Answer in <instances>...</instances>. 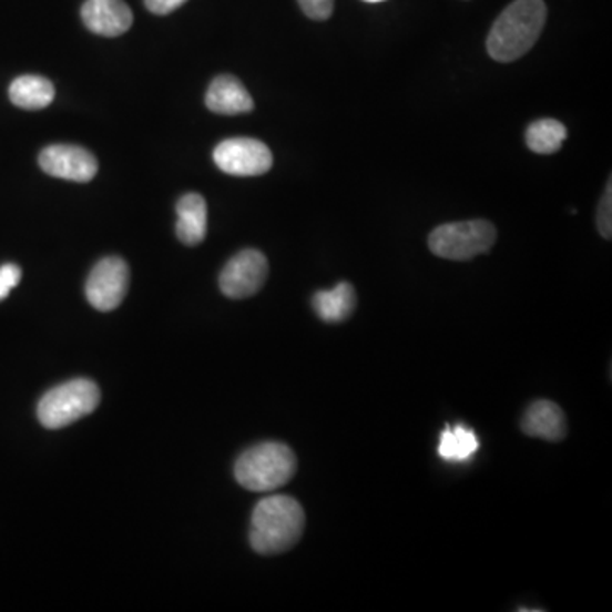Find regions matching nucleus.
<instances>
[{"instance_id": "14", "label": "nucleus", "mask_w": 612, "mask_h": 612, "mask_svg": "<svg viewBox=\"0 0 612 612\" xmlns=\"http://www.w3.org/2000/svg\"><path fill=\"white\" fill-rule=\"evenodd\" d=\"M12 104L21 110L38 111L50 106L55 99V88L41 75L18 76L9 88Z\"/></svg>"}, {"instance_id": "15", "label": "nucleus", "mask_w": 612, "mask_h": 612, "mask_svg": "<svg viewBox=\"0 0 612 612\" xmlns=\"http://www.w3.org/2000/svg\"><path fill=\"white\" fill-rule=\"evenodd\" d=\"M356 292L350 283H339L336 288L315 293L314 308L327 324L347 320L356 308Z\"/></svg>"}, {"instance_id": "12", "label": "nucleus", "mask_w": 612, "mask_h": 612, "mask_svg": "<svg viewBox=\"0 0 612 612\" xmlns=\"http://www.w3.org/2000/svg\"><path fill=\"white\" fill-rule=\"evenodd\" d=\"M206 106L216 114L251 113L254 101L237 76L218 75L206 92Z\"/></svg>"}, {"instance_id": "13", "label": "nucleus", "mask_w": 612, "mask_h": 612, "mask_svg": "<svg viewBox=\"0 0 612 612\" xmlns=\"http://www.w3.org/2000/svg\"><path fill=\"white\" fill-rule=\"evenodd\" d=\"M177 216L175 232L178 241L191 247L201 244L208 232V206L204 197L197 193L181 197L177 203Z\"/></svg>"}, {"instance_id": "5", "label": "nucleus", "mask_w": 612, "mask_h": 612, "mask_svg": "<svg viewBox=\"0 0 612 612\" xmlns=\"http://www.w3.org/2000/svg\"><path fill=\"white\" fill-rule=\"evenodd\" d=\"M497 230L487 220L446 223L429 235L430 252L442 259L470 261L493 247Z\"/></svg>"}, {"instance_id": "4", "label": "nucleus", "mask_w": 612, "mask_h": 612, "mask_svg": "<svg viewBox=\"0 0 612 612\" xmlns=\"http://www.w3.org/2000/svg\"><path fill=\"white\" fill-rule=\"evenodd\" d=\"M101 391L89 379H72L48 391L38 404V419L47 429H62L98 408Z\"/></svg>"}, {"instance_id": "11", "label": "nucleus", "mask_w": 612, "mask_h": 612, "mask_svg": "<svg viewBox=\"0 0 612 612\" xmlns=\"http://www.w3.org/2000/svg\"><path fill=\"white\" fill-rule=\"evenodd\" d=\"M522 430L531 438L558 442L567 438L569 424L565 414L550 400H538L526 410Z\"/></svg>"}, {"instance_id": "22", "label": "nucleus", "mask_w": 612, "mask_h": 612, "mask_svg": "<svg viewBox=\"0 0 612 612\" xmlns=\"http://www.w3.org/2000/svg\"><path fill=\"white\" fill-rule=\"evenodd\" d=\"M365 2H369V4H378V2H382V0H365Z\"/></svg>"}, {"instance_id": "18", "label": "nucleus", "mask_w": 612, "mask_h": 612, "mask_svg": "<svg viewBox=\"0 0 612 612\" xmlns=\"http://www.w3.org/2000/svg\"><path fill=\"white\" fill-rule=\"evenodd\" d=\"M612 183L609 178L608 187H605L604 196L599 204L598 226L602 237L605 241H611L612 237Z\"/></svg>"}, {"instance_id": "21", "label": "nucleus", "mask_w": 612, "mask_h": 612, "mask_svg": "<svg viewBox=\"0 0 612 612\" xmlns=\"http://www.w3.org/2000/svg\"><path fill=\"white\" fill-rule=\"evenodd\" d=\"M186 2L187 0H145V6L153 14L165 16L171 14V12L186 4Z\"/></svg>"}, {"instance_id": "6", "label": "nucleus", "mask_w": 612, "mask_h": 612, "mask_svg": "<svg viewBox=\"0 0 612 612\" xmlns=\"http://www.w3.org/2000/svg\"><path fill=\"white\" fill-rule=\"evenodd\" d=\"M269 274V263L263 252L245 248L226 263L220 274V288L232 299L251 298L259 293Z\"/></svg>"}, {"instance_id": "17", "label": "nucleus", "mask_w": 612, "mask_h": 612, "mask_svg": "<svg viewBox=\"0 0 612 612\" xmlns=\"http://www.w3.org/2000/svg\"><path fill=\"white\" fill-rule=\"evenodd\" d=\"M480 448L477 436L468 427L456 426L448 427L442 432L441 442H439V456L446 461H467Z\"/></svg>"}, {"instance_id": "2", "label": "nucleus", "mask_w": 612, "mask_h": 612, "mask_svg": "<svg viewBox=\"0 0 612 612\" xmlns=\"http://www.w3.org/2000/svg\"><path fill=\"white\" fill-rule=\"evenodd\" d=\"M305 510L288 496L266 497L255 506L251 544L257 553L279 554L292 550L305 531Z\"/></svg>"}, {"instance_id": "9", "label": "nucleus", "mask_w": 612, "mask_h": 612, "mask_svg": "<svg viewBox=\"0 0 612 612\" xmlns=\"http://www.w3.org/2000/svg\"><path fill=\"white\" fill-rule=\"evenodd\" d=\"M40 167L51 177L89 183L98 174V161L89 150L76 145H50L40 153Z\"/></svg>"}, {"instance_id": "20", "label": "nucleus", "mask_w": 612, "mask_h": 612, "mask_svg": "<svg viewBox=\"0 0 612 612\" xmlns=\"http://www.w3.org/2000/svg\"><path fill=\"white\" fill-rule=\"evenodd\" d=\"M21 276V267L16 266V264L0 266V302L8 298L11 289L19 285Z\"/></svg>"}, {"instance_id": "7", "label": "nucleus", "mask_w": 612, "mask_h": 612, "mask_svg": "<svg viewBox=\"0 0 612 612\" xmlns=\"http://www.w3.org/2000/svg\"><path fill=\"white\" fill-rule=\"evenodd\" d=\"M213 161L226 174L252 177L269 172L273 167V153L261 140L228 139L216 146Z\"/></svg>"}, {"instance_id": "10", "label": "nucleus", "mask_w": 612, "mask_h": 612, "mask_svg": "<svg viewBox=\"0 0 612 612\" xmlns=\"http://www.w3.org/2000/svg\"><path fill=\"white\" fill-rule=\"evenodd\" d=\"M81 14L88 30L99 37H121L133 24L132 9L123 0H85Z\"/></svg>"}, {"instance_id": "8", "label": "nucleus", "mask_w": 612, "mask_h": 612, "mask_svg": "<svg viewBox=\"0 0 612 612\" xmlns=\"http://www.w3.org/2000/svg\"><path fill=\"white\" fill-rule=\"evenodd\" d=\"M130 286V269L120 257H106L91 271L85 295L99 312L116 310L123 303Z\"/></svg>"}, {"instance_id": "19", "label": "nucleus", "mask_w": 612, "mask_h": 612, "mask_svg": "<svg viewBox=\"0 0 612 612\" xmlns=\"http://www.w3.org/2000/svg\"><path fill=\"white\" fill-rule=\"evenodd\" d=\"M299 8L314 21H325L334 12V0H298Z\"/></svg>"}, {"instance_id": "1", "label": "nucleus", "mask_w": 612, "mask_h": 612, "mask_svg": "<svg viewBox=\"0 0 612 612\" xmlns=\"http://www.w3.org/2000/svg\"><path fill=\"white\" fill-rule=\"evenodd\" d=\"M547 16L543 0H514L493 22L487 38L489 55L500 63L522 59L540 40Z\"/></svg>"}, {"instance_id": "3", "label": "nucleus", "mask_w": 612, "mask_h": 612, "mask_svg": "<svg viewBox=\"0 0 612 612\" xmlns=\"http://www.w3.org/2000/svg\"><path fill=\"white\" fill-rule=\"evenodd\" d=\"M296 456L280 442H263L245 451L235 465V477L251 492H273L296 473Z\"/></svg>"}, {"instance_id": "16", "label": "nucleus", "mask_w": 612, "mask_h": 612, "mask_svg": "<svg viewBox=\"0 0 612 612\" xmlns=\"http://www.w3.org/2000/svg\"><path fill=\"white\" fill-rule=\"evenodd\" d=\"M565 140V124L551 120V118L534 121L526 132V143L529 149L534 153H541V155H551V153L558 152Z\"/></svg>"}]
</instances>
